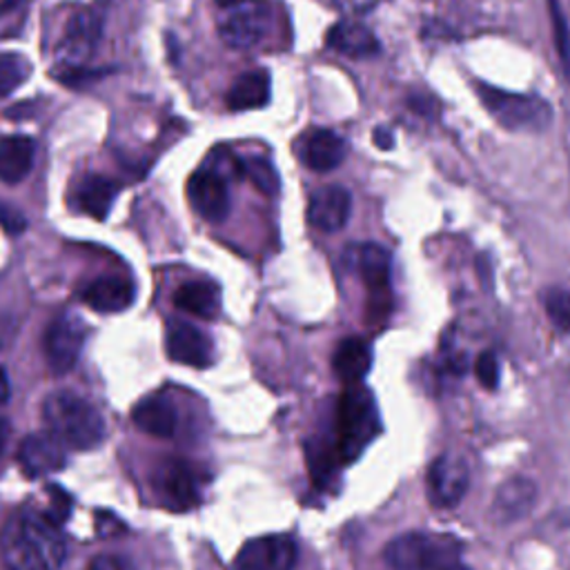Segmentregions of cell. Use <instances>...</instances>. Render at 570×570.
<instances>
[{
  "label": "cell",
  "instance_id": "1",
  "mask_svg": "<svg viewBox=\"0 0 570 570\" xmlns=\"http://www.w3.org/2000/svg\"><path fill=\"white\" fill-rule=\"evenodd\" d=\"M65 555V539L47 513L23 509L0 528V559L8 570H58Z\"/></svg>",
  "mask_w": 570,
  "mask_h": 570
},
{
  "label": "cell",
  "instance_id": "2",
  "mask_svg": "<svg viewBox=\"0 0 570 570\" xmlns=\"http://www.w3.org/2000/svg\"><path fill=\"white\" fill-rule=\"evenodd\" d=\"M47 431L67 448L92 451L105 440V419L101 410L81 395L58 390L43 401Z\"/></svg>",
  "mask_w": 570,
  "mask_h": 570
},
{
  "label": "cell",
  "instance_id": "3",
  "mask_svg": "<svg viewBox=\"0 0 570 570\" xmlns=\"http://www.w3.org/2000/svg\"><path fill=\"white\" fill-rule=\"evenodd\" d=\"M379 412L373 392L356 384L347 386L337 406L334 453L339 464H352L379 435Z\"/></svg>",
  "mask_w": 570,
  "mask_h": 570
},
{
  "label": "cell",
  "instance_id": "4",
  "mask_svg": "<svg viewBox=\"0 0 570 570\" xmlns=\"http://www.w3.org/2000/svg\"><path fill=\"white\" fill-rule=\"evenodd\" d=\"M384 559L390 570H466L459 544L442 535L406 533L386 546Z\"/></svg>",
  "mask_w": 570,
  "mask_h": 570
},
{
  "label": "cell",
  "instance_id": "5",
  "mask_svg": "<svg viewBox=\"0 0 570 570\" xmlns=\"http://www.w3.org/2000/svg\"><path fill=\"white\" fill-rule=\"evenodd\" d=\"M217 25L221 38L235 49H250L265 41L272 25V12L265 0H224Z\"/></svg>",
  "mask_w": 570,
  "mask_h": 570
},
{
  "label": "cell",
  "instance_id": "6",
  "mask_svg": "<svg viewBox=\"0 0 570 570\" xmlns=\"http://www.w3.org/2000/svg\"><path fill=\"white\" fill-rule=\"evenodd\" d=\"M479 96L486 110L509 129H546L552 121L550 105L539 96H526L481 83Z\"/></svg>",
  "mask_w": 570,
  "mask_h": 570
},
{
  "label": "cell",
  "instance_id": "7",
  "mask_svg": "<svg viewBox=\"0 0 570 570\" xmlns=\"http://www.w3.org/2000/svg\"><path fill=\"white\" fill-rule=\"evenodd\" d=\"M103 23L101 16L92 10H81L69 19L65 36L56 49V62L71 75L81 77V69L90 62L101 41Z\"/></svg>",
  "mask_w": 570,
  "mask_h": 570
},
{
  "label": "cell",
  "instance_id": "8",
  "mask_svg": "<svg viewBox=\"0 0 570 570\" xmlns=\"http://www.w3.org/2000/svg\"><path fill=\"white\" fill-rule=\"evenodd\" d=\"M86 323L81 317L62 312L58 315L45 334V356L54 375H65L77 366L86 345Z\"/></svg>",
  "mask_w": 570,
  "mask_h": 570
},
{
  "label": "cell",
  "instance_id": "9",
  "mask_svg": "<svg viewBox=\"0 0 570 570\" xmlns=\"http://www.w3.org/2000/svg\"><path fill=\"white\" fill-rule=\"evenodd\" d=\"M470 472L464 457L455 453L440 455L428 470V494L440 509L457 506L468 490Z\"/></svg>",
  "mask_w": 570,
  "mask_h": 570
},
{
  "label": "cell",
  "instance_id": "10",
  "mask_svg": "<svg viewBox=\"0 0 570 570\" xmlns=\"http://www.w3.org/2000/svg\"><path fill=\"white\" fill-rule=\"evenodd\" d=\"M295 563L297 544L288 535H263L239 550L235 570H293Z\"/></svg>",
  "mask_w": 570,
  "mask_h": 570
},
{
  "label": "cell",
  "instance_id": "11",
  "mask_svg": "<svg viewBox=\"0 0 570 570\" xmlns=\"http://www.w3.org/2000/svg\"><path fill=\"white\" fill-rule=\"evenodd\" d=\"M187 198L198 217L209 224H224L230 214V190L221 174L198 170L187 181Z\"/></svg>",
  "mask_w": 570,
  "mask_h": 570
},
{
  "label": "cell",
  "instance_id": "12",
  "mask_svg": "<svg viewBox=\"0 0 570 570\" xmlns=\"http://www.w3.org/2000/svg\"><path fill=\"white\" fill-rule=\"evenodd\" d=\"M166 345L172 362L190 368H207L214 360L212 339L196 326L181 319H172L168 323Z\"/></svg>",
  "mask_w": 570,
  "mask_h": 570
},
{
  "label": "cell",
  "instance_id": "13",
  "mask_svg": "<svg viewBox=\"0 0 570 570\" xmlns=\"http://www.w3.org/2000/svg\"><path fill=\"white\" fill-rule=\"evenodd\" d=\"M155 486L172 511H187L198 502L196 477L183 459H166L155 475Z\"/></svg>",
  "mask_w": 570,
  "mask_h": 570
},
{
  "label": "cell",
  "instance_id": "14",
  "mask_svg": "<svg viewBox=\"0 0 570 570\" xmlns=\"http://www.w3.org/2000/svg\"><path fill=\"white\" fill-rule=\"evenodd\" d=\"M19 464L30 477H47L65 468V446L47 431L25 437L19 446Z\"/></svg>",
  "mask_w": 570,
  "mask_h": 570
},
{
  "label": "cell",
  "instance_id": "15",
  "mask_svg": "<svg viewBox=\"0 0 570 570\" xmlns=\"http://www.w3.org/2000/svg\"><path fill=\"white\" fill-rule=\"evenodd\" d=\"M537 502V486L526 477H513L494 492L490 513L497 524H515L524 520Z\"/></svg>",
  "mask_w": 570,
  "mask_h": 570
},
{
  "label": "cell",
  "instance_id": "16",
  "mask_svg": "<svg viewBox=\"0 0 570 570\" xmlns=\"http://www.w3.org/2000/svg\"><path fill=\"white\" fill-rule=\"evenodd\" d=\"M352 212V196L341 185H326L312 194L308 221L321 232H339L345 228Z\"/></svg>",
  "mask_w": 570,
  "mask_h": 570
},
{
  "label": "cell",
  "instance_id": "17",
  "mask_svg": "<svg viewBox=\"0 0 570 570\" xmlns=\"http://www.w3.org/2000/svg\"><path fill=\"white\" fill-rule=\"evenodd\" d=\"M83 301L103 315L123 312L134 304V285L125 276L107 274L92 281L83 290Z\"/></svg>",
  "mask_w": 570,
  "mask_h": 570
},
{
  "label": "cell",
  "instance_id": "18",
  "mask_svg": "<svg viewBox=\"0 0 570 570\" xmlns=\"http://www.w3.org/2000/svg\"><path fill=\"white\" fill-rule=\"evenodd\" d=\"M345 152V140L332 129H312L301 142V161L315 172L337 170Z\"/></svg>",
  "mask_w": 570,
  "mask_h": 570
},
{
  "label": "cell",
  "instance_id": "19",
  "mask_svg": "<svg viewBox=\"0 0 570 570\" xmlns=\"http://www.w3.org/2000/svg\"><path fill=\"white\" fill-rule=\"evenodd\" d=\"M350 261L375 297H384L388 293L392 261L386 248L377 243L356 246L350 250Z\"/></svg>",
  "mask_w": 570,
  "mask_h": 570
},
{
  "label": "cell",
  "instance_id": "20",
  "mask_svg": "<svg viewBox=\"0 0 570 570\" xmlns=\"http://www.w3.org/2000/svg\"><path fill=\"white\" fill-rule=\"evenodd\" d=\"M371 366H373V350L368 341L360 337H347L337 345L332 356V371L343 384L347 386L362 384L364 377L371 373Z\"/></svg>",
  "mask_w": 570,
  "mask_h": 570
},
{
  "label": "cell",
  "instance_id": "21",
  "mask_svg": "<svg viewBox=\"0 0 570 570\" xmlns=\"http://www.w3.org/2000/svg\"><path fill=\"white\" fill-rule=\"evenodd\" d=\"M132 419L142 433H148L152 437H161V440L172 437L176 431V423H179L176 408L172 406L170 399H166L161 395L140 399L132 410Z\"/></svg>",
  "mask_w": 570,
  "mask_h": 570
},
{
  "label": "cell",
  "instance_id": "22",
  "mask_svg": "<svg viewBox=\"0 0 570 570\" xmlns=\"http://www.w3.org/2000/svg\"><path fill=\"white\" fill-rule=\"evenodd\" d=\"M328 45L347 58H373L379 54L377 36L360 21H339L328 32Z\"/></svg>",
  "mask_w": 570,
  "mask_h": 570
},
{
  "label": "cell",
  "instance_id": "23",
  "mask_svg": "<svg viewBox=\"0 0 570 570\" xmlns=\"http://www.w3.org/2000/svg\"><path fill=\"white\" fill-rule=\"evenodd\" d=\"M36 142L30 136H8L0 140V181L16 185L25 181L34 168Z\"/></svg>",
  "mask_w": 570,
  "mask_h": 570
},
{
  "label": "cell",
  "instance_id": "24",
  "mask_svg": "<svg viewBox=\"0 0 570 570\" xmlns=\"http://www.w3.org/2000/svg\"><path fill=\"white\" fill-rule=\"evenodd\" d=\"M174 306L198 319H217L221 310L219 285L212 281H190L176 290Z\"/></svg>",
  "mask_w": 570,
  "mask_h": 570
},
{
  "label": "cell",
  "instance_id": "25",
  "mask_svg": "<svg viewBox=\"0 0 570 570\" xmlns=\"http://www.w3.org/2000/svg\"><path fill=\"white\" fill-rule=\"evenodd\" d=\"M270 75L263 69H252L241 75L230 92H228V107L235 112H248V110H256L267 105L270 101Z\"/></svg>",
  "mask_w": 570,
  "mask_h": 570
},
{
  "label": "cell",
  "instance_id": "26",
  "mask_svg": "<svg viewBox=\"0 0 570 570\" xmlns=\"http://www.w3.org/2000/svg\"><path fill=\"white\" fill-rule=\"evenodd\" d=\"M116 194H118V185L112 179L101 174H88L79 187V201L83 212L99 221L107 219Z\"/></svg>",
  "mask_w": 570,
  "mask_h": 570
},
{
  "label": "cell",
  "instance_id": "27",
  "mask_svg": "<svg viewBox=\"0 0 570 570\" xmlns=\"http://www.w3.org/2000/svg\"><path fill=\"white\" fill-rule=\"evenodd\" d=\"M32 75V65L25 56L14 52H0V99L14 94Z\"/></svg>",
  "mask_w": 570,
  "mask_h": 570
},
{
  "label": "cell",
  "instance_id": "28",
  "mask_svg": "<svg viewBox=\"0 0 570 570\" xmlns=\"http://www.w3.org/2000/svg\"><path fill=\"white\" fill-rule=\"evenodd\" d=\"M239 170L241 174L256 187L261 190L263 194L267 196H274L278 194V174L274 170V166L267 161V159H261V157H246L239 161Z\"/></svg>",
  "mask_w": 570,
  "mask_h": 570
},
{
  "label": "cell",
  "instance_id": "29",
  "mask_svg": "<svg viewBox=\"0 0 570 570\" xmlns=\"http://www.w3.org/2000/svg\"><path fill=\"white\" fill-rule=\"evenodd\" d=\"M308 464H310V475L319 486L328 483V479L334 472V466L339 464L334 446L330 448L328 444L321 442H310L308 444Z\"/></svg>",
  "mask_w": 570,
  "mask_h": 570
},
{
  "label": "cell",
  "instance_id": "30",
  "mask_svg": "<svg viewBox=\"0 0 570 570\" xmlns=\"http://www.w3.org/2000/svg\"><path fill=\"white\" fill-rule=\"evenodd\" d=\"M546 312L559 330L570 332V290L550 293L546 297Z\"/></svg>",
  "mask_w": 570,
  "mask_h": 570
},
{
  "label": "cell",
  "instance_id": "31",
  "mask_svg": "<svg viewBox=\"0 0 570 570\" xmlns=\"http://www.w3.org/2000/svg\"><path fill=\"white\" fill-rule=\"evenodd\" d=\"M475 375L486 390H494L499 384V362L492 352H481L475 364Z\"/></svg>",
  "mask_w": 570,
  "mask_h": 570
},
{
  "label": "cell",
  "instance_id": "32",
  "mask_svg": "<svg viewBox=\"0 0 570 570\" xmlns=\"http://www.w3.org/2000/svg\"><path fill=\"white\" fill-rule=\"evenodd\" d=\"M550 3V16H552V23H555V38H557V49L563 58L566 65H570V32L566 27V19L561 14V8H559V0H548Z\"/></svg>",
  "mask_w": 570,
  "mask_h": 570
},
{
  "label": "cell",
  "instance_id": "33",
  "mask_svg": "<svg viewBox=\"0 0 570 570\" xmlns=\"http://www.w3.org/2000/svg\"><path fill=\"white\" fill-rule=\"evenodd\" d=\"M0 228H3L12 237H19V235L25 232L27 219L23 217V212L19 207H14L12 203L0 201Z\"/></svg>",
  "mask_w": 570,
  "mask_h": 570
},
{
  "label": "cell",
  "instance_id": "34",
  "mask_svg": "<svg viewBox=\"0 0 570 570\" xmlns=\"http://www.w3.org/2000/svg\"><path fill=\"white\" fill-rule=\"evenodd\" d=\"M49 497H52V511L47 513V517H49L52 522L60 524V522H65V520L69 517V513H71V497H69L62 488H56V486L49 488Z\"/></svg>",
  "mask_w": 570,
  "mask_h": 570
},
{
  "label": "cell",
  "instance_id": "35",
  "mask_svg": "<svg viewBox=\"0 0 570 570\" xmlns=\"http://www.w3.org/2000/svg\"><path fill=\"white\" fill-rule=\"evenodd\" d=\"M332 3L347 16H364L379 5V0H332Z\"/></svg>",
  "mask_w": 570,
  "mask_h": 570
},
{
  "label": "cell",
  "instance_id": "36",
  "mask_svg": "<svg viewBox=\"0 0 570 570\" xmlns=\"http://www.w3.org/2000/svg\"><path fill=\"white\" fill-rule=\"evenodd\" d=\"M90 570H132V566L114 555H101L96 559H92Z\"/></svg>",
  "mask_w": 570,
  "mask_h": 570
},
{
  "label": "cell",
  "instance_id": "37",
  "mask_svg": "<svg viewBox=\"0 0 570 570\" xmlns=\"http://www.w3.org/2000/svg\"><path fill=\"white\" fill-rule=\"evenodd\" d=\"M373 140H375V146H377L379 150H392V146H395V134H392V129H388V127H377L375 134H373Z\"/></svg>",
  "mask_w": 570,
  "mask_h": 570
},
{
  "label": "cell",
  "instance_id": "38",
  "mask_svg": "<svg viewBox=\"0 0 570 570\" xmlns=\"http://www.w3.org/2000/svg\"><path fill=\"white\" fill-rule=\"evenodd\" d=\"M410 105H412L419 114H423V116H433V112H431L433 99H431V96H412V99H410Z\"/></svg>",
  "mask_w": 570,
  "mask_h": 570
},
{
  "label": "cell",
  "instance_id": "39",
  "mask_svg": "<svg viewBox=\"0 0 570 570\" xmlns=\"http://www.w3.org/2000/svg\"><path fill=\"white\" fill-rule=\"evenodd\" d=\"M10 392H12V388H10V379H8L5 371L0 368V408H3V406L10 401Z\"/></svg>",
  "mask_w": 570,
  "mask_h": 570
},
{
  "label": "cell",
  "instance_id": "40",
  "mask_svg": "<svg viewBox=\"0 0 570 570\" xmlns=\"http://www.w3.org/2000/svg\"><path fill=\"white\" fill-rule=\"evenodd\" d=\"M8 440H10V421L5 417H0V455L5 453Z\"/></svg>",
  "mask_w": 570,
  "mask_h": 570
},
{
  "label": "cell",
  "instance_id": "41",
  "mask_svg": "<svg viewBox=\"0 0 570 570\" xmlns=\"http://www.w3.org/2000/svg\"><path fill=\"white\" fill-rule=\"evenodd\" d=\"M23 3H25V0H0V19L8 16L14 10H19Z\"/></svg>",
  "mask_w": 570,
  "mask_h": 570
}]
</instances>
